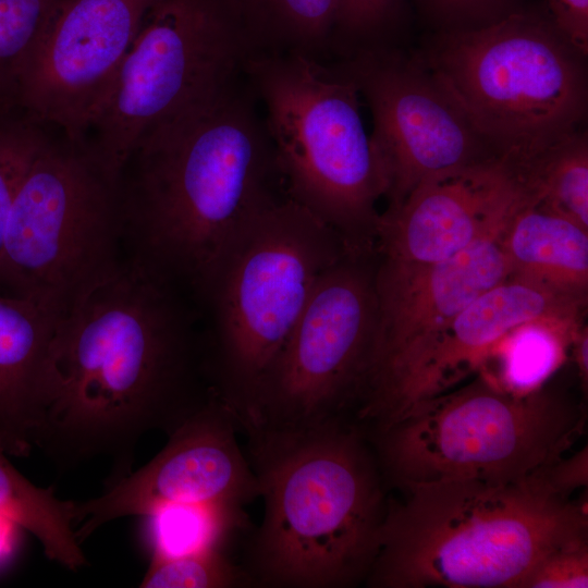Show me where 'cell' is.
Returning <instances> with one entry per match:
<instances>
[{
    "label": "cell",
    "mask_w": 588,
    "mask_h": 588,
    "mask_svg": "<svg viewBox=\"0 0 588 588\" xmlns=\"http://www.w3.org/2000/svg\"><path fill=\"white\" fill-rule=\"evenodd\" d=\"M169 285L132 256L62 316L50 396L32 437L59 470L103 457L111 486L132 471L144 433L169 434L208 397L192 384L187 330Z\"/></svg>",
    "instance_id": "6da1fadb"
},
{
    "label": "cell",
    "mask_w": 588,
    "mask_h": 588,
    "mask_svg": "<svg viewBox=\"0 0 588 588\" xmlns=\"http://www.w3.org/2000/svg\"><path fill=\"white\" fill-rule=\"evenodd\" d=\"M279 185L264 119L235 81L140 137L120 177L124 238L132 256L206 292Z\"/></svg>",
    "instance_id": "7a4b0ae2"
},
{
    "label": "cell",
    "mask_w": 588,
    "mask_h": 588,
    "mask_svg": "<svg viewBox=\"0 0 588 588\" xmlns=\"http://www.w3.org/2000/svg\"><path fill=\"white\" fill-rule=\"evenodd\" d=\"M246 433L265 505L244 566L256 586L344 588L366 579L388 503L364 430L335 421Z\"/></svg>",
    "instance_id": "3957f363"
},
{
    "label": "cell",
    "mask_w": 588,
    "mask_h": 588,
    "mask_svg": "<svg viewBox=\"0 0 588 588\" xmlns=\"http://www.w3.org/2000/svg\"><path fill=\"white\" fill-rule=\"evenodd\" d=\"M388 503L367 576L380 588H523L550 553L587 538L585 502L546 467L511 481L439 480L400 487Z\"/></svg>",
    "instance_id": "277c9868"
},
{
    "label": "cell",
    "mask_w": 588,
    "mask_h": 588,
    "mask_svg": "<svg viewBox=\"0 0 588 588\" xmlns=\"http://www.w3.org/2000/svg\"><path fill=\"white\" fill-rule=\"evenodd\" d=\"M243 73L264 107L285 195L330 226L350 253L373 254L387 180L353 78L298 52L255 53Z\"/></svg>",
    "instance_id": "5b68a950"
},
{
    "label": "cell",
    "mask_w": 588,
    "mask_h": 588,
    "mask_svg": "<svg viewBox=\"0 0 588 588\" xmlns=\"http://www.w3.org/2000/svg\"><path fill=\"white\" fill-rule=\"evenodd\" d=\"M585 57L548 13L522 8L482 27L444 30L420 59L493 150L516 166L579 130Z\"/></svg>",
    "instance_id": "8992f818"
},
{
    "label": "cell",
    "mask_w": 588,
    "mask_h": 588,
    "mask_svg": "<svg viewBox=\"0 0 588 588\" xmlns=\"http://www.w3.org/2000/svg\"><path fill=\"white\" fill-rule=\"evenodd\" d=\"M120 179L85 142L50 136L16 191L0 258V294L64 316L122 262Z\"/></svg>",
    "instance_id": "52a82bcc"
},
{
    "label": "cell",
    "mask_w": 588,
    "mask_h": 588,
    "mask_svg": "<svg viewBox=\"0 0 588 588\" xmlns=\"http://www.w3.org/2000/svg\"><path fill=\"white\" fill-rule=\"evenodd\" d=\"M581 409L543 388L506 392L482 375L417 403L373 431L381 470L399 487L439 480L511 481L564 456L581 436Z\"/></svg>",
    "instance_id": "ba28073f"
},
{
    "label": "cell",
    "mask_w": 588,
    "mask_h": 588,
    "mask_svg": "<svg viewBox=\"0 0 588 588\" xmlns=\"http://www.w3.org/2000/svg\"><path fill=\"white\" fill-rule=\"evenodd\" d=\"M347 254L330 226L285 195L246 225L221 260L206 290L219 335L215 390L240 424L316 283Z\"/></svg>",
    "instance_id": "9c48e42d"
},
{
    "label": "cell",
    "mask_w": 588,
    "mask_h": 588,
    "mask_svg": "<svg viewBox=\"0 0 588 588\" xmlns=\"http://www.w3.org/2000/svg\"><path fill=\"white\" fill-rule=\"evenodd\" d=\"M257 53L234 0H158L85 144L115 179L154 126L237 81Z\"/></svg>",
    "instance_id": "30bf717a"
},
{
    "label": "cell",
    "mask_w": 588,
    "mask_h": 588,
    "mask_svg": "<svg viewBox=\"0 0 588 588\" xmlns=\"http://www.w3.org/2000/svg\"><path fill=\"white\" fill-rule=\"evenodd\" d=\"M347 254L323 272L259 383L242 430L298 432L352 421L371 376L379 329L376 268Z\"/></svg>",
    "instance_id": "8fae6325"
},
{
    "label": "cell",
    "mask_w": 588,
    "mask_h": 588,
    "mask_svg": "<svg viewBox=\"0 0 588 588\" xmlns=\"http://www.w3.org/2000/svg\"><path fill=\"white\" fill-rule=\"evenodd\" d=\"M504 226L442 261L380 258L378 340L368 389L355 415L358 424L384 426L452 320L512 274L501 244Z\"/></svg>",
    "instance_id": "7c38bea8"
},
{
    "label": "cell",
    "mask_w": 588,
    "mask_h": 588,
    "mask_svg": "<svg viewBox=\"0 0 588 588\" xmlns=\"http://www.w3.org/2000/svg\"><path fill=\"white\" fill-rule=\"evenodd\" d=\"M341 68L369 105L388 207L425 179L500 157L420 58L365 51Z\"/></svg>",
    "instance_id": "4fadbf2b"
},
{
    "label": "cell",
    "mask_w": 588,
    "mask_h": 588,
    "mask_svg": "<svg viewBox=\"0 0 588 588\" xmlns=\"http://www.w3.org/2000/svg\"><path fill=\"white\" fill-rule=\"evenodd\" d=\"M158 0H61L20 86L19 108L83 143Z\"/></svg>",
    "instance_id": "5bb4252c"
},
{
    "label": "cell",
    "mask_w": 588,
    "mask_h": 588,
    "mask_svg": "<svg viewBox=\"0 0 588 588\" xmlns=\"http://www.w3.org/2000/svg\"><path fill=\"white\" fill-rule=\"evenodd\" d=\"M236 414L213 389L172 432L145 466L108 486L100 497L73 501L82 543L101 525L130 515L148 516L172 504L243 507L259 497L256 475L238 445Z\"/></svg>",
    "instance_id": "9a60e30c"
},
{
    "label": "cell",
    "mask_w": 588,
    "mask_h": 588,
    "mask_svg": "<svg viewBox=\"0 0 588 588\" xmlns=\"http://www.w3.org/2000/svg\"><path fill=\"white\" fill-rule=\"evenodd\" d=\"M520 196L510 162L495 157L421 181L380 213V258L437 262L501 230Z\"/></svg>",
    "instance_id": "2e32d148"
},
{
    "label": "cell",
    "mask_w": 588,
    "mask_h": 588,
    "mask_svg": "<svg viewBox=\"0 0 588 588\" xmlns=\"http://www.w3.org/2000/svg\"><path fill=\"white\" fill-rule=\"evenodd\" d=\"M587 299L510 274L470 302L441 333L384 428L417 403L449 391L515 328L535 321L581 323Z\"/></svg>",
    "instance_id": "e0dca14e"
},
{
    "label": "cell",
    "mask_w": 588,
    "mask_h": 588,
    "mask_svg": "<svg viewBox=\"0 0 588 588\" xmlns=\"http://www.w3.org/2000/svg\"><path fill=\"white\" fill-rule=\"evenodd\" d=\"M61 318L46 304L0 294V437L8 454L26 456L33 449L50 396Z\"/></svg>",
    "instance_id": "ac0fdd59"
},
{
    "label": "cell",
    "mask_w": 588,
    "mask_h": 588,
    "mask_svg": "<svg viewBox=\"0 0 588 588\" xmlns=\"http://www.w3.org/2000/svg\"><path fill=\"white\" fill-rule=\"evenodd\" d=\"M501 244L512 274L587 299L588 230L541 207L522 188Z\"/></svg>",
    "instance_id": "d6986e66"
},
{
    "label": "cell",
    "mask_w": 588,
    "mask_h": 588,
    "mask_svg": "<svg viewBox=\"0 0 588 588\" xmlns=\"http://www.w3.org/2000/svg\"><path fill=\"white\" fill-rule=\"evenodd\" d=\"M581 323L535 321L507 333L478 371L502 390L525 395L543 388L564 364Z\"/></svg>",
    "instance_id": "ffe728a7"
},
{
    "label": "cell",
    "mask_w": 588,
    "mask_h": 588,
    "mask_svg": "<svg viewBox=\"0 0 588 588\" xmlns=\"http://www.w3.org/2000/svg\"><path fill=\"white\" fill-rule=\"evenodd\" d=\"M0 437V515L32 532L46 555L71 571L86 564L74 531L73 501L54 497L25 478L7 458Z\"/></svg>",
    "instance_id": "44dd1931"
},
{
    "label": "cell",
    "mask_w": 588,
    "mask_h": 588,
    "mask_svg": "<svg viewBox=\"0 0 588 588\" xmlns=\"http://www.w3.org/2000/svg\"><path fill=\"white\" fill-rule=\"evenodd\" d=\"M512 168L531 200L588 230L586 132L574 131Z\"/></svg>",
    "instance_id": "7402d4cb"
},
{
    "label": "cell",
    "mask_w": 588,
    "mask_h": 588,
    "mask_svg": "<svg viewBox=\"0 0 588 588\" xmlns=\"http://www.w3.org/2000/svg\"><path fill=\"white\" fill-rule=\"evenodd\" d=\"M259 52L317 59L335 32L338 0H234Z\"/></svg>",
    "instance_id": "603a6c76"
},
{
    "label": "cell",
    "mask_w": 588,
    "mask_h": 588,
    "mask_svg": "<svg viewBox=\"0 0 588 588\" xmlns=\"http://www.w3.org/2000/svg\"><path fill=\"white\" fill-rule=\"evenodd\" d=\"M150 518L152 560L225 549L246 524L243 507L219 504H172L158 509Z\"/></svg>",
    "instance_id": "cb8c5ba5"
},
{
    "label": "cell",
    "mask_w": 588,
    "mask_h": 588,
    "mask_svg": "<svg viewBox=\"0 0 588 588\" xmlns=\"http://www.w3.org/2000/svg\"><path fill=\"white\" fill-rule=\"evenodd\" d=\"M61 0H0V109L19 108L23 76Z\"/></svg>",
    "instance_id": "d4e9b609"
},
{
    "label": "cell",
    "mask_w": 588,
    "mask_h": 588,
    "mask_svg": "<svg viewBox=\"0 0 588 588\" xmlns=\"http://www.w3.org/2000/svg\"><path fill=\"white\" fill-rule=\"evenodd\" d=\"M49 131L20 108L0 109V258L16 191L34 157L51 136Z\"/></svg>",
    "instance_id": "484cf974"
},
{
    "label": "cell",
    "mask_w": 588,
    "mask_h": 588,
    "mask_svg": "<svg viewBox=\"0 0 588 588\" xmlns=\"http://www.w3.org/2000/svg\"><path fill=\"white\" fill-rule=\"evenodd\" d=\"M256 586L244 566L222 549L206 550L171 559L152 560L139 587L235 588Z\"/></svg>",
    "instance_id": "4316f807"
},
{
    "label": "cell",
    "mask_w": 588,
    "mask_h": 588,
    "mask_svg": "<svg viewBox=\"0 0 588 588\" xmlns=\"http://www.w3.org/2000/svg\"><path fill=\"white\" fill-rule=\"evenodd\" d=\"M418 3L444 30L482 27L522 9L520 0H418Z\"/></svg>",
    "instance_id": "83f0119b"
},
{
    "label": "cell",
    "mask_w": 588,
    "mask_h": 588,
    "mask_svg": "<svg viewBox=\"0 0 588 588\" xmlns=\"http://www.w3.org/2000/svg\"><path fill=\"white\" fill-rule=\"evenodd\" d=\"M588 587L587 538L573 541L546 556L531 572L523 588Z\"/></svg>",
    "instance_id": "f1b7e54d"
},
{
    "label": "cell",
    "mask_w": 588,
    "mask_h": 588,
    "mask_svg": "<svg viewBox=\"0 0 588 588\" xmlns=\"http://www.w3.org/2000/svg\"><path fill=\"white\" fill-rule=\"evenodd\" d=\"M401 0H338L334 36H368L379 32L396 14Z\"/></svg>",
    "instance_id": "f546056e"
},
{
    "label": "cell",
    "mask_w": 588,
    "mask_h": 588,
    "mask_svg": "<svg viewBox=\"0 0 588 588\" xmlns=\"http://www.w3.org/2000/svg\"><path fill=\"white\" fill-rule=\"evenodd\" d=\"M548 14L562 36L581 54L588 52V0H547Z\"/></svg>",
    "instance_id": "4dcf8cb0"
},
{
    "label": "cell",
    "mask_w": 588,
    "mask_h": 588,
    "mask_svg": "<svg viewBox=\"0 0 588 588\" xmlns=\"http://www.w3.org/2000/svg\"><path fill=\"white\" fill-rule=\"evenodd\" d=\"M587 448L565 458L564 456L547 466L549 480L564 495L569 497L574 490L587 486Z\"/></svg>",
    "instance_id": "1f68e13d"
},
{
    "label": "cell",
    "mask_w": 588,
    "mask_h": 588,
    "mask_svg": "<svg viewBox=\"0 0 588 588\" xmlns=\"http://www.w3.org/2000/svg\"><path fill=\"white\" fill-rule=\"evenodd\" d=\"M583 388L588 383V330L584 324L577 331L572 347Z\"/></svg>",
    "instance_id": "d6a6232c"
},
{
    "label": "cell",
    "mask_w": 588,
    "mask_h": 588,
    "mask_svg": "<svg viewBox=\"0 0 588 588\" xmlns=\"http://www.w3.org/2000/svg\"><path fill=\"white\" fill-rule=\"evenodd\" d=\"M17 525L0 515V564L11 556L16 542Z\"/></svg>",
    "instance_id": "836d02e7"
}]
</instances>
